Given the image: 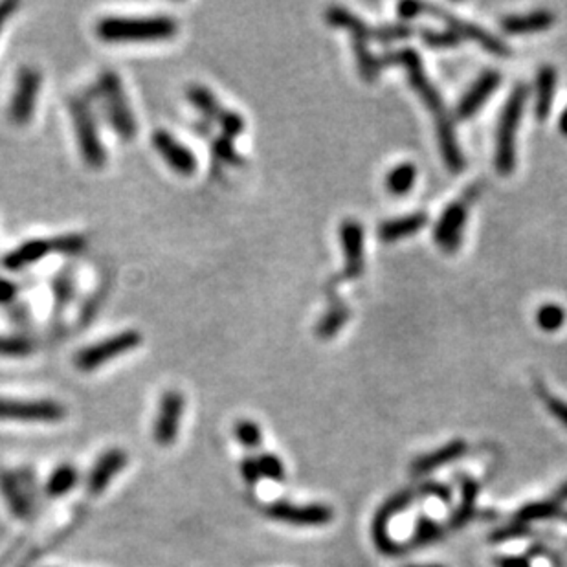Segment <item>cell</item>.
I'll use <instances>...</instances> for the list:
<instances>
[{
    "label": "cell",
    "mask_w": 567,
    "mask_h": 567,
    "mask_svg": "<svg viewBox=\"0 0 567 567\" xmlns=\"http://www.w3.org/2000/svg\"><path fill=\"white\" fill-rule=\"evenodd\" d=\"M381 63H382V67L400 65V67L406 68L411 86L415 88V92L422 98L424 105L430 109V112L436 118L441 153H443V158H445L448 169L455 171V173L461 171L464 167V158H463V153H461L459 144H457L454 123H452V120H450V116L446 112V107L443 104L441 94L430 83L427 72H424L418 54L415 50H411V49H406V50H399V52H393V54H388V56L381 58Z\"/></svg>",
    "instance_id": "6da1fadb"
},
{
    "label": "cell",
    "mask_w": 567,
    "mask_h": 567,
    "mask_svg": "<svg viewBox=\"0 0 567 567\" xmlns=\"http://www.w3.org/2000/svg\"><path fill=\"white\" fill-rule=\"evenodd\" d=\"M176 33H178V22L167 15L105 17L96 22V35L104 42L169 40Z\"/></svg>",
    "instance_id": "7a4b0ae2"
},
{
    "label": "cell",
    "mask_w": 567,
    "mask_h": 567,
    "mask_svg": "<svg viewBox=\"0 0 567 567\" xmlns=\"http://www.w3.org/2000/svg\"><path fill=\"white\" fill-rule=\"evenodd\" d=\"M96 92L112 130L123 141H132L138 134V120L129 104L122 77L114 70H104L98 77Z\"/></svg>",
    "instance_id": "3957f363"
},
{
    "label": "cell",
    "mask_w": 567,
    "mask_h": 567,
    "mask_svg": "<svg viewBox=\"0 0 567 567\" xmlns=\"http://www.w3.org/2000/svg\"><path fill=\"white\" fill-rule=\"evenodd\" d=\"M67 107L72 118L77 148L85 166L90 169H104L107 164V151L104 140L100 138L96 116H94L90 100L86 96H72L68 98Z\"/></svg>",
    "instance_id": "277c9868"
},
{
    "label": "cell",
    "mask_w": 567,
    "mask_h": 567,
    "mask_svg": "<svg viewBox=\"0 0 567 567\" xmlns=\"http://www.w3.org/2000/svg\"><path fill=\"white\" fill-rule=\"evenodd\" d=\"M529 98V86L519 83L510 92L503 107L498 134H496V169L501 175H510L516 169V130L522 120L524 107Z\"/></svg>",
    "instance_id": "5b68a950"
},
{
    "label": "cell",
    "mask_w": 567,
    "mask_h": 567,
    "mask_svg": "<svg viewBox=\"0 0 567 567\" xmlns=\"http://www.w3.org/2000/svg\"><path fill=\"white\" fill-rule=\"evenodd\" d=\"M144 337L136 328H125L118 335H112L102 342L83 347L74 356V364L81 373H92L100 369L102 365L109 364L114 358H120L136 347L141 346Z\"/></svg>",
    "instance_id": "8992f818"
},
{
    "label": "cell",
    "mask_w": 567,
    "mask_h": 567,
    "mask_svg": "<svg viewBox=\"0 0 567 567\" xmlns=\"http://www.w3.org/2000/svg\"><path fill=\"white\" fill-rule=\"evenodd\" d=\"M185 98H187L189 104H192L199 111L202 120L215 122L220 127L222 134H226V136L235 140V138L241 136L245 132V129H247L245 118L239 112L226 109L215 98V94L208 86H204L201 83L189 85L185 88Z\"/></svg>",
    "instance_id": "52a82bcc"
},
{
    "label": "cell",
    "mask_w": 567,
    "mask_h": 567,
    "mask_svg": "<svg viewBox=\"0 0 567 567\" xmlns=\"http://www.w3.org/2000/svg\"><path fill=\"white\" fill-rule=\"evenodd\" d=\"M480 195V185H472L466 189V194L452 202L441 215V219L436 224L434 230V239L436 243L446 252V254H455L461 239H463V230L466 224V215L470 210V204L476 201Z\"/></svg>",
    "instance_id": "ba28073f"
},
{
    "label": "cell",
    "mask_w": 567,
    "mask_h": 567,
    "mask_svg": "<svg viewBox=\"0 0 567 567\" xmlns=\"http://www.w3.org/2000/svg\"><path fill=\"white\" fill-rule=\"evenodd\" d=\"M40 72L33 67H22L15 79V88L8 107V118L14 125L24 127L32 122L40 90Z\"/></svg>",
    "instance_id": "9c48e42d"
},
{
    "label": "cell",
    "mask_w": 567,
    "mask_h": 567,
    "mask_svg": "<svg viewBox=\"0 0 567 567\" xmlns=\"http://www.w3.org/2000/svg\"><path fill=\"white\" fill-rule=\"evenodd\" d=\"M65 404L50 399L42 400H12L0 399V420L19 422H59L67 418Z\"/></svg>",
    "instance_id": "30bf717a"
},
{
    "label": "cell",
    "mask_w": 567,
    "mask_h": 567,
    "mask_svg": "<svg viewBox=\"0 0 567 567\" xmlns=\"http://www.w3.org/2000/svg\"><path fill=\"white\" fill-rule=\"evenodd\" d=\"M265 514L275 522L296 527H320L333 522L335 512L327 505L310 503L296 505L289 501H274L265 508Z\"/></svg>",
    "instance_id": "8fae6325"
},
{
    "label": "cell",
    "mask_w": 567,
    "mask_h": 567,
    "mask_svg": "<svg viewBox=\"0 0 567 567\" xmlns=\"http://www.w3.org/2000/svg\"><path fill=\"white\" fill-rule=\"evenodd\" d=\"M185 399L178 390H167L158 402V411L153 424V439L160 448H169L176 443L184 417Z\"/></svg>",
    "instance_id": "7c38bea8"
},
{
    "label": "cell",
    "mask_w": 567,
    "mask_h": 567,
    "mask_svg": "<svg viewBox=\"0 0 567 567\" xmlns=\"http://www.w3.org/2000/svg\"><path fill=\"white\" fill-rule=\"evenodd\" d=\"M155 151L164 158V162L180 176H192L199 169L197 155L189 149L180 140H176L169 130L157 129L151 136Z\"/></svg>",
    "instance_id": "4fadbf2b"
},
{
    "label": "cell",
    "mask_w": 567,
    "mask_h": 567,
    "mask_svg": "<svg viewBox=\"0 0 567 567\" xmlns=\"http://www.w3.org/2000/svg\"><path fill=\"white\" fill-rule=\"evenodd\" d=\"M129 455L122 448H111L105 454L98 457V461L94 463L88 480H86V492L96 498L102 496L112 483V480L122 474V470L127 466Z\"/></svg>",
    "instance_id": "5bb4252c"
},
{
    "label": "cell",
    "mask_w": 567,
    "mask_h": 567,
    "mask_svg": "<svg viewBox=\"0 0 567 567\" xmlns=\"http://www.w3.org/2000/svg\"><path fill=\"white\" fill-rule=\"evenodd\" d=\"M340 239L346 257V268L338 279L353 281L364 274V230L358 220L346 219L340 226Z\"/></svg>",
    "instance_id": "9a60e30c"
},
{
    "label": "cell",
    "mask_w": 567,
    "mask_h": 567,
    "mask_svg": "<svg viewBox=\"0 0 567 567\" xmlns=\"http://www.w3.org/2000/svg\"><path fill=\"white\" fill-rule=\"evenodd\" d=\"M424 12H430L436 17L443 19L450 26V30L457 32L461 37H468L472 40H476L480 46H483V49L487 52H490V54H496V56H508L510 54L508 46L505 42H501L498 37H494L492 33L485 32L483 28H480L476 24L464 22V21L454 17L452 14H448V12H445L443 8H437V6H424Z\"/></svg>",
    "instance_id": "2e32d148"
},
{
    "label": "cell",
    "mask_w": 567,
    "mask_h": 567,
    "mask_svg": "<svg viewBox=\"0 0 567 567\" xmlns=\"http://www.w3.org/2000/svg\"><path fill=\"white\" fill-rule=\"evenodd\" d=\"M411 494L410 492H404V494H399L395 498H392L388 503H384L381 508H378L376 516H374V522H373V540L378 547V551H382L384 554H395L400 551V547L392 540L390 533H388V526H390V519L399 512L402 510L404 507H408L411 503Z\"/></svg>",
    "instance_id": "e0dca14e"
},
{
    "label": "cell",
    "mask_w": 567,
    "mask_h": 567,
    "mask_svg": "<svg viewBox=\"0 0 567 567\" xmlns=\"http://www.w3.org/2000/svg\"><path fill=\"white\" fill-rule=\"evenodd\" d=\"M327 298H328V309L316 325V337L321 340H330L333 337H337L351 316L349 307L338 296L337 279H333L327 285Z\"/></svg>",
    "instance_id": "ac0fdd59"
},
{
    "label": "cell",
    "mask_w": 567,
    "mask_h": 567,
    "mask_svg": "<svg viewBox=\"0 0 567 567\" xmlns=\"http://www.w3.org/2000/svg\"><path fill=\"white\" fill-rule=\"evenodd\" d=\"M501 83V76L496 70H489L485 74L480 76V79L472 85V88L464 94L463 100L457 105V118L459 120H470L474 116L485 104L487 100L492 96V92L500 86Z\"/></svg>",
    "instance_id": "d6986e66"
},
{
    "label": "cell",
    "mask_w": 567,
    "mask_h": 567,
    "mask_svg": "<svg viewBox=\"0 0 567 567\" xmlns=\"http://www.w3.org/2000/svg\"><path fill=\"white\" fill-rule=\"evenodd\" d=\"M0 494H3L4 503L15 519L26 522V519L33 516L35 508L30 503L15 472L0 468Z\"/></svg>",
    "instance_id": "ffe728a7"
},
{
    "label": "cell",
    "mask_w": 567,
    "mask_h": 567,
    "mask_svg": "<svg viewBox=\"0 0 567 567\" xmlns=\"http://www.w3.org/2000/svg\"><path fill=\"white\" fill-rule=\"evenodd\" d=\"M50 254H54L52 239H30L26 243L19 245L10 254H6L3 259V265L10 272H21V270L39 263L40 259L49 257Z\"/></svg>",
    "instance_id": "44dd1931"
},
{
    "label": "cell",
    "mask_w": 567,
    "mask_h": 567,
    "mask_svg": "<svg viewBox=\"0 0 567 567\" xmlns=\"http://www.w3.org/2000/svg\"><path fill=\"white\" fill-rule=\"evenodd\" d=\"M428 224L427 213H411L406 217L392 219L378 226V239L384 243H395L406 238H411L418 230Z\"/></svg>",
    "instance_id": "7402d4cb"
},
{
    "label": "cell",
    "mask_w": 567,
    "mask_h": 567,
    "mask_svg": "<svg viewBox=\"0 0 567 567\" xmlns=\"http://www.w3.org/2000/svg\"><path fill=\"white\" fill-rule=\"evenodd\" d=\"M466 452V443L463 439H455V441H450L448 445H445L443 448L439 450H434L432 454L428 455H422L418 459H415L411 463V472L415 476H422V474H430V472H434L436 468L443 466V464H448L459 457H463Z\"/></svg>",
    "instance_id": "603a6c76"
},
{
    "label": "cell",
    "mask_w": 567,
    "mask_h": 567,
    "mask_svg": "<svg viewBox=\"0 0 567 567\" xmlns=\"http://www.w3.org/2000/svg\"><path fill=\"white\" fill-rule=\"evenodd\" d=\"M554 22V15L547 10H538L529 15H508L501 21L503 32L510 35H526L538 33L551 28Z\"/></svg>",
    "instance_id": "cb8c5ba5"
},
{
    "label": "cell",
    "mask_w": 567,
    "mask_h": 567,
    "mask_svg": "<svg viewBox=\"0 0 567 567\" xmlns=\"http://www.w3.org/2000/svg\"><path fill=\"white\" fill-rule=\"evenodd\" d=\"M52 292H54V314H52V321L56 325V321L63 320V314L67 310V307L72 303L74 296H76V274L72 268H63L61 272H58L52 279Z\"/></svg>",
    "instance_id": "d4e9b609"
},
{
    "label": "cell",
    "mask_w": 567,
    "mask_h": 567,
    "mask_svg": "<svg viewBox=\"0 0 567 567\" xmlns=\"http://www.w3.org/2000/svg\"><path fill=\"white\" fill-rule=\"evenodd\" d=\"M556 81H558V74L553 67H542L538 70V77H536V105H535V112L536 118L540 122H545L551 109H553V100H554V92H556Z\"/></svg>",
    "instance_id": "484cf974"
},
{
    "label": "cell",
    "mask_w": 567,
    "mask_h": 567,
    "mask_svg": "<svg viewBox=\"0 0 567 567\" xmlns=\"http://www.w3.org/2000/svg\"><path fill=\"white\" fill-rule=\"evenodd\" d=\"M325 19H327V22L330 26L347 30L353 35V39L355 37H360V39H365V40L373 39V28H369L362 19H358L355 14L347 12L346 8L330 6L327 10V14H325Z\"/></svg>",
    "instance_id": "4316f807"
},
{
    "label": "cell",
    "mask_w": 567,
    "mask_h": 567,
    "mask_svg": "<svg viewBox=\"0 0 567 567\" xmlns=\"http://www.w3.org/2000/svg\"><path fill=\"white\" fill-rule=\"evenodd\" d=\"M77 483H79L77 468L72 464H61L52 472L49 482H46L44 492L52 500H59L70 494L77 487Z\"/></svg>",
    "instance_id": "83f0119b"
},
{
    "label": "cell",
    "mask_w": 567,
    "mask_h": 567,
    "mask_svg": "<svg viewBox=\"0 0 567 567\" xmlns=\"http://www.w3.org/2000/svg\"><path fill=\"white\" fill-rule=\"evenodd\" d=\"M417 178V169L413 164H400L393 167L388 176H386V187L388 192L395 197H404L411 192V187L415 185Z\"/></svg>",
    "instance_id": "f1b7e54d"
},
{
    "label": "cell",
    "mask_w": 567,
    "mask_h": 567,
    "mask_svg": "<svg viewBox=\"0 0 567 567\" xmlns=\"http://www.w3.org/2000/svg\"><path fill=\"white\" fill-rule=\"evenodd\" d=\"M478 483L470 478H461V494H463V501L457 508V512L454 514V518L450 519L452 527H461L464 526L468 519L474 514V505H476V496H478Z\"/></svg>",
    "instance_id": "f546056e"
},
{
    "label": "cell",
    "mask_w": 567,
    "mask_h": 567,
    "mask_svg": "<svg viewBox=\"0 0 567 567\" xmlns=\"http://www.w3.org/2000/svg\"><path fill=\"white\" fill-rule=\"evenodd\" d=\"M353 42H355L353 49H355V56H356V63H358V70H360L362 79L374 81L378 72H381V68H382L381 59L374 58L373 52L369 50V44H367L369 40L355 37Z\"/></svg>",
    "instance_id": "4dcf8cb0"
},
{
    "label": "cell",
    "mask_w": 567,
    "mask_h": 567,
    "mask_svg": "<svg viewBox=\"0 0 567 567\" xmlns=\"http://www.w3.org/2000/svg\"><path fill=\"white\" fill-rule=\"evenodd\" d=\"M212 153H213V158L217 164L233 166V167L245 166V158L238 153V149H235V146H233V138H230L226 134L215 136L212 140Z\"/></svg>",
    "instance_id": "1f68e13d"
},
{
    "label": "cell",
    "mask_w": 567,
    "mask_h": 567,
    "mask_svg": "<svg viewBox=\"0 0 567 567\" xmlns=\"http://www.w3.org/2000/svg\"><path fill=\"white\" fill-rule=\"evenodd\" d=\"M35 353L32 338L22 335H0V358H28Z\"/></svg>",
    "instance_id": "d6a6232c"
},
{
    "label": "cell",
    "mask_w": 567,
    "mask_h": 567,
    "mask_svg": "<svg viewBox=\"0 0 567 567\" xmlns=\"http://www.w3.org/2000/svg\"><path fill=\"white\" fill-rule=\"evenodd\" d=\"M560 516V503L554 500L549 501H535L526 505L522 510L518 512V522L527 524V522H538V519H549Z\"/></svg>",
    "instance_id": "836d02e7"
},
{
    "label": "cell",
    "mask_w": 567,
    "mask_h": 567,
    "mask_svg": "<svg viewBox=\"0 0 567 567\" xmlns=\"http://www.w3.org/2000/svg\"><path fill=\"white\" fill-rule=\"evenodd\" d=\"M233 434H235V437H238V441L250 452L259 450L263 445L261 427L252 418H241V420L235 422Z\"/></svg>",
    "instance_id": "e575fe53"
},
{
    "label": "cell",
    "mask_w": 567,
    "mask_h": 567,
    "mask_svg": "<svg viewBox=\"0 0 567 567\" xmlns=\"http://www.w3.org/2000/svg\"><path fill=\"white\" fill-rule=\"evenodd\" d=\"M257 464L261 478H266L270 482H285V464H283L281 457L272 454V452H259L257 454Z\"/></svg>",
    "instance_id": "d590c367"
},
{
    "label": "cell",
    "mask_w": 567,
    "mask_h": 567,
    "mask_svg": "<svg viewBox=\"0 0 567 567\" xmlns=\"http://www.w3.org/2000/svg\"><path fill=\"white\" fill-rule=\"evenodd\" d=\"M565 321V310L558 303H545L536 312V323L545 333H554Z\"/></svg>",
    "instance_id": "8d00e7d4"
},
{
    "label": "cell",
    "mask_w": 567,
    "mask_h": 567,
    "mask_svg": "<svg viewBox=\"0 0 567 567\" xmlns=\"http://www.w3.org/2000/svg\"><path fill=\"white\" fill-rule=\"evenodd\" d=\"M52 245H54V254L77 256L86 248L88 241L83 238L81 233H65V235H59V238L52 239Z\"/></svg>",
    "instance_id": "74e56055"
},
{
    "label": "cell",
    "mask_w": 567,
    "mask_h": 567,
    "mask_svg": "<svg viewBox=\"0 0 567 567\" xmlns=\"http://www.w3.org/2000/svg\"><path fill=\"white\" fill-rule=\"evenodd\" d=\"M443 535L441 527L432 522L430 518H420L417 522V527H415V533H413V538H411V544L415 547H420V545H428L436 540H439Z\"/></svg>",
    "instance_id": "f35d334b"
},
{
    "label": "cell",
    "mask_w": 567,
    "mask_h": 567,
    "mask_svg": "<svg viewBox=\"0 0 567 567\" xmlns=\"http://www.w3.org/2000/svg\"><path fill=\"white\" fill-rule=\"evenodd\" d=\"M422 40L434 50H443V49H454V46H457L463 40V37L457 32L448 28L443 32H422Z\"/></svg>",
    "instance_id": "ab89813d"
},
{
    "label": "cell",
    "mask_w": 567,
    "mask_h": 567,
    "mask_svg": "<svg viewBox=\"0 0 567 567\" xmlns=\"http://www.w3.org/2000/svg\"><path fill=\"white\" fill-rule=\"evenodd\" d=\"M107 298V287H100L96 292H94L85 303H83V309L79 312V321L81 325H90V321L96 318V314L100 312L104 302Z\"/></svg>",
    "instance_id": "60d3db41"
},
{
    "label": "cell",
    "mask_w": 567,
    "mask_h": 567,
    "mask_svg": "<svg viewBox=\"0 0 567 567\" xmlns=\"http://www.w3.org/2000/svg\"><path fill=\"white\" fill-rule=\"evenodd\" d=\"M415 33V28L406 26V24H397V26H384V28H373V39L376 40H400L408 39Z\"/></svg>",
    "instance_id": "b9f144b4"
},
{
    "label": "cell",
    "mask_w": 567,
    "mask_h": 567,
    "mask_svg": "<svg viewBox=\"0 0 567 567\" xmlns=\"http://www.w3.org/2000/svg\"><path fill=\"white\" fill-rule=\"evenodd\" d=\"M538 393L544 397V402H545L549 413H551L554 418H558V420L562 422L563 428H567V402H563V400L558 399V397L549 395L544 388H542V390L538 388Z\"/></svg>",
    "instance_id": "7bdbcfd3"
},
{
    "label": "cell",
    "mask_w": 567,
    "mask_h": 567,
    "mask_svg": "<svg viewBox=\"0 0 567 567\" xmlns=\"http://www.w3.org/2000/svg\"><path fill=\"white\" fill-rule=\"evenodd\" d=\"M241 476L245 480V483L248 487H256L261 480V472H259V464H257V459L252 457V455H247L243 461H241Z\"/></svg>",
    "instance_id": "ee69618b"
},
{
    "label": "cell",
    "mask_w": 567,
    "mask_h": 567,
    "mask_svg": "<svg viewBox=\"0 0 567 567\" xmlns=\"http://www.w3.org/2000/svg\"><path fill=\"white\" fill-rule=\"evenodd\" d=\"M21 287L17 285L15 281L0 277V305H15L17 298H19Z\"/></svg>",
    "instance_id": "f6af8a7d"
},
{
    "label": "cell",
    "mask_w": 567,
    "mask_h": 567,
    "mask_svg": "<svg viewBox=\"0 0 567 567\" xmlns=\"http://www.w3.org/2000/svg\"><path fill=\"white\" fill-rule=\"evenodd\" d=\"M529 531V527L526 524H516V526H508V527H503V529H498L490 540L492 542H505V540H510V538H518L522 536Z\"/></svg>",
    "instance_id": "bcb514c9"
},
{
    "label": "cell",
    "mask_w": 567,
    "mask_h": 567,
    "mask_svg": "<svg viewBox=\"0 0 567 567\" xmlns=\"http://www.w3.org/2000/svg\"><path fill=\"white\" fill-rule=\"evenodd\" d=\"M10 312H12V318H14L15 323H19L22 327L30 325V307H26L24 303H15L10 309Z\"/></svg>",
    "instance_id": "7dc6e473"
},
{
    "label": "cell",
    "mask_w": 567,
    "mask_h": 567,
    "mask_svg": "<svg viewBox=\"0 0 567 567\" xmlns=\"http://www.w3.org/2000/svg\"><path fill=\"white\" fill-rule=\"evenodd\" d=\"M420 12H424V6L422 4H417V3H402L399 4V15L408 21V19H415Z\"/></svg>",
    "instance_id": "c3c4849f"
},
{
    "label": "cell",
    "mask_w": 567,
    "mask_h": 567,
    "mask_svg": "<svg viewBox=\"0 0 567 567\" xmlns=\"http://www.w3.org/2000/svg\"><path fill=\"white\" fill-rule=\"evenodd\" d=\"M498 567H531L527 558L522 556H501L496 560Z\"/></svg>",
    "instance_id": "681fc988"
},
{
    "label": "cell",
    "mask_w": 567,
    "mask_h": 567,
    "mask_svg": "<svg viewBox=\"0 0 567 567\" xmlns=\"http://www.w3.org/2000/svg\"><path fill=\"white\" fill-rule=\"evenodd\" d=\"M19 8L17 3H3L0 4V30L8 22V19L15 14V10Z\"/></svg>",
    "instance_id": "f907efd6"
},
{
    "label": "cell",
    "mask_w": 567,
    "mask_h": 567,
    "mask_svg": "<svg viewBox=\"0 0 567 567\" xmlns=\"http://www.w3.org/2000/svg\"><path fill=\"white\" fill-rule=\"evenodd\" d=\"M558 129H560V132L567 138V107L562 111V114H560V120H558Z\"/></svg>",
    "instance_id": "816d5d0a"
},
{
    "label": "cell",
    "mask_w": 567,
    "mask_h": 567,
    "mask_svg": "<svg viewBox=\"0 0 567 567\" xmlns=\"http://www.w3.org/2000/svg\"><path fill=\"white\" fill-rule=\"evenodd\" d=\"M553 500H554V501H558L560 505H562L563 501H567V483H565V485L558 490V494H556Z\"/></svg>",
    "instance_id": "f5cc1de1"
},
{
    "label": "cell",
    "mask_w": 567,
    "mask_h": 567,
    "mask_svg": "<svg viewBox=\"0 0 567 567\" xmlns=\"http://www.w3.org/2000/svg\"><path fill=\"white\" fill-rule=\"evenodd\" d=\"M410 567H443V565H410Z\"/></svg>",
    "instance_id": "db71d44e"
},
{
    "label": "cell",
    "mask_w": 567,
    "mask_h": 567,
    "mask_svg": "<svg viewBox=\"0 0 567 567\" xmlns=\"http://www.w3.org/2000/svg\"><path fill=\"white\" fill-rule=\"evenodd\" d=\"M560 516H562V518L565 519V522H567V512H565V514H560Z\"/></svg>",
    "instance_id": "11a10c76"
}]
</instances>
